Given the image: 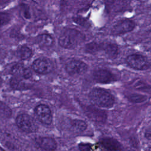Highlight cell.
<instances>
[{"mask_svg": "<svg viewBox=\"0 0 151 151\" xmlns=\"http://www.w3.org/2000/svg\"><path fill=\"white\" fill-rule=\"evenodd\" d=\"M91 103L100 108L110 109L115 103V99L111 93L102 88H94L88 94Z\"/></svg>", "mask_w": 151, "mask_h": 151, "instance_id": "cell-1", "label": "cell"}, {"mask_svg": "<svg viewBox=\"0 0 151 151\" xmlns=\"http://www.w3.org/2000/svg\"><path fill=\"white\" fill-rule=\"evenodd\" d=\"M85 40V35L80 31L68 28L59 37V45L66 49H73L80 45Z\"/></svg>", "mask_w": 151, "mask_h": 151, "instance_id": "cell-2", "label": "cell"}, {"mask_svg": "<svg viewBox=\"0 0 151 151\" xmlns=\"http://www.w3.org/2000/svg\"><path fill=\"white\" fill-rule=\"evenodd\" d=\"M16 124L19 129L26 133L37 130L38 126L34 119L27 114H20L16 118Z\"/></svg>", "mask_w": 151, "mask_h": 151, "instance_id": "cell-3", "label": "cell"}, {"mask_svg": "<svg viewBox=\"0 0 151 151\" xmlns=\"http://www.w3.org/2000/svg\"><path fill=\"white\" fill-rule=\"evenodd\" d=\"M126 62L129 67L136 70H146L150 67L147 58L140 54L129 55L126 58Z\"/></svg>", "mask_w": 151, "mask_h": 151, "instance_id": "cell-4", "label": "cell"}, {"mask_svg": "<svg viewBox=\"0 0 151 151\" xmlns=\"http://www.w3.org/2000/svg\"><path fill=\"white\" fill-rule=\"evenodd\" d=\"M136 27L135 22L129 18H123L119 20L111 28L112 35H121L132 31Z\"/></svg>", "mask_w": 151, "mask_h": 151, "instance_id": "cell-5", "label": "cell"}, {"mask_svg": "<svg viewBox=\"0 0 151 151\" xmlns=\"http://www.w3.org/2000/svg\"><path fill=\"white\" fill-rule=\"evenodd\" d=\"M65 69L70 76H79L84 74L87 71L88 65L83 61L71 60L65 64Z\"/></svg>", "mask_w": 151, "mask_h": 151, "instance_id": "cell-6", "label": "cell"}, {"mask_svg": "<svg viewBox=\"0 0 151 151\" xmlns=\"http://www.w3.org/2000/svg\"><path fill=\"white\" fill-rule=\"evenodd\" d=\"M94 80L101 84H109L117 80V77L111 71L104 69L99 68L94 70L93 73Z\"/></svg>", "mask_w": 151, "mask_h": 151, "instance_id": "cell-7", "label": "cell"}, {"mask_svg": "<svg viewBox=\"0 0 151 151\" xmlns=\"http://www.w3.org/2000/svg\"><path fill=\"white\" fill-rule=\"evenodd\" d=\"M34 113L38 120L44 124L49 125L52 121V112L50 107L44 104L37 106L34 109Z\"/></svg>", "mask_w": 151, "mask_h": 151, "instance_id": "cell-8", "label": "cell"}, {"mask_svg": "<svg viewBox=\"0 0 151 151\" xmlns=\"http://www.w3.org/2000/svg\"><path fill=\"white\" fill-rule=\"evenodd\" d=\"M86 116L92 121L98 123H104L107 119V112L93 106H87L84 109Z\"/></svg>", "mask_w": 151, "mask_h": 151, "instance_id": "cell-9", "label": "cell"}, {"mask_svg": "<svg viewBox=\"0 0 151 151\" xmlns=\"http://www.w3.org/2000/svg\"><path fill=\"white\" fill-rule=\"evenodd\" d=\"M32 70L40 74H47L51 72L52 66L51 63L46 58H39L32 64Z\"/></svg>", "mask_w": 151, "mask_h": 151, "instance_id": "cell-10", "label": "cell"}, {"mask_svg": "<svg viewBox=\"0 0 151 151\" xmlns=\"http://www.w3.org/2000/svg\"><path fill=\"white\" fill-rule=\"evenodd\" d=\"M37 145L42 149L47 151H53L57 147L55 140L49 137H38L35 139Z\"/></svg>", "mask_w": 151, "mask_h": 151, "instance_id": "cell-11", "label": "cell"}, {"mask_svg": "<svg viewBox=\"0 0 151 151\" xmlns=\"http://www.w3.org/2000/svg\"><path fill=\"white\" fill-rule=\"evenodd\" d=\"M104 54L110 59L116 58L120 52L118 45L113 42H102V51Z\"/></svg>", "mask_w": 151, "mask_h": 151, "instance_id": "cell-12", "label": "cell"}, {"mask_svg": "<svg viewBox=\"0 0 151 151\" xmlns=\"http://www.w3.org/2000/svg\"><path fill=\"white\" fill-rule=\"evenodd\" d=\"M100 143L106 149L112 150L116 151L121 149L122 145L120 143L115 139L111 137H104L101 139Z\"/></svg>", "mask_w": 151, "mask_h": 151, "instance_id": "cell-13", "label": "cell"}, {"mask_svg": "<svg viewBox=\"0 0 151 151\" xmlns=\"http://www.w3.org/2000/svg\"><path fill=\"white\" fill-rule=\"evenodd\" d=\"M37 41L39 45L44 47H50L53 44V38L52 37L47 34L40 35L37 38Z\"/></svg>", "mask_w": 151, "mask_h": 151, "instance_id": "cell-14", "label": "cell"}, {"mask_svg": "<svg viewBox=\"0 0 151 151\" xmlns=\"http://www.w3.org/2000/svg\"><path fill=\"white\" fill-rule=\"evenodd\" d=\"M132 84L133 88L137 90L147 93L151 92V86L142 80H136L133 82Z\"/></svg>", "mask_w": 151, "mask_h": 151, "instance_id": "cell-15", "label": "cell"}, {"mask_svg": "<svg viewBox=\"0 0 151 151\" xmlns=\"http://www.w3.org/2000/svg\"><path fill=\"white\" fill-rule=\"evenodd\" d=\"M11 87L15 90H24L27 88V84L20 77H14L10 80Z\"/></svg>", "mask_w": 151, "mask_h": 151, "instance_id": "cell-16", "label": "cell"}, {"mask_svg": "<svg viewBox=\"0 0 151 151\" xmlns=\"http://www.w3.org/2000/svg\"><path fill=\"white\" fill-rule=\"evenodd\" d=\"M86 52L90 54H96L102 51V42H91L87 44L85 47Z\"/></svg>", "mask_w": 151, "mask_h": 151, "instance_id": "cell-17", "label": "cell"}, {"mask_svg": "<svg viewBox=\"0 0 151 151\" xmlns=\"http://www.w3.org/2000/svg\"><path fill=\"white\" fill-rule=\"evenodd\" d=\"M71 127L74 132L80 133L84 131L87 129V124L83 120L75 119L71 122Z\"/></svg>", "mask_w": 151, "mask_h": 151, "instance_id": "cell-18", "label": "cell"}, {"mask_svg": "<svg viewBox=\"0 0 151 151\" xmlns=\"http://www.w3.org/2000/svg\"><path fill=\"white\" fill-rule=\"evenodd\" d=\"M127 100L133 103H142L147 100V96L139 93H132L126 96Z\"/></svg>", "mask_w": 151, "mask_h": 151, "instance_id": "cell-19", "label": "cell"}, {"mask_svg": "<svg viewBox=\"0 0 151 151\" xmlns=\"http://www.w3.org/2000/svg\"><path fill=\"white\" fill-rule=\"evenodd\" d=\"M18 54L22 60H26L32 57V51L31 49L27 45H22L19 48Z\"/></svg>", "mask_w": 151, "mask_h": 151, "instance_id": "cell-20", "label": "cell"}, {"mask_svg": "<svg viewBox=\"0 0 151 151\" xmlns=\"http://www.w3.org/2000/svg\"><path fill=\"white\" fill-rule=\"evenodd\" d=\"M25 67L22 64H17L14 65L11 69V73L14 76V77H20L23 73Z\"/></svg>", "mask_w": 151, "mask_h": 151, "instance_id": "cell-21", "label": "cell"}, {"mask_svg": "<svg viewBox=\"0 0 151 151\" xmlns=\"http://www.w3.org/2000/svg\"><path fill=\"white\" fill-rule=\"evenodd\" d=\"M10 19L11 18L9 14L4 12H0V27L8 24Z\"/></svg>", "mask_w": 151, "mask_h": 151, "instance_id": "cell-22", "label": "cell"}, {"mask_svg": "<svg viewBox=\"0 0 151 151\" xmlns=\"http://www.w3.org/2000/svg\"><path fill=\"white\" fill-rule=\"evenodd\" d=\"M0 113L5 116H9L11 114V110L5 104L1 103H0Z\"/></svg>", "mask_w": 151, "mask_h": 151, "instance_id": "cell-23", "label": "cell"}, {"mask_svg": "<svg viewBox=\"0 0 151 151\" xmlns=\"http://www.w3.org/2000/svg\"><path fill=\"white\" fill-rule=\"evenodd\" d=\"M31 77H32V72H31V70L29 69L28 68H25L23 71V73L21 75V78L27 80V79L30 78Z\"/></svg>", "mask_w": 151, "mask_h": 151, "instance_id": "cell-24", "label": "cell"}, {"mask_svg": "<svg viewBox=\"0 0 151 151\" xmlns=\"http://www.w3.org/2000/svg\"><path fill=\"white\" fill-rule=\"evenodd\" d=\"M78 147L81 151H90L91 149V145L90 143H80Z\"/></svg>", "mask_w": 151, "mask_h": 151, "instance_id": "cell-25", "label": "cell"}, {"mask_svg": "<svg viewBox=\"0 0 151 151\" xmlns=\"http://www.w3.org/2000/svg\"><path fill=\"white\" fill-rule=\"evenodd\" d=\"M75 21L78 24L81 25V26H84V27H87L88 25V22L84 19L82 18H77L76 19Z\"/></svg>", "mask_w": 151, "mask_h": 151, "instance_id": "cell-26", "label": "cell"}, {"mask_svg": "<svg viewBox=\"0 0 151 151\" xmlns=\"http://www.w3.org/2000/svg\"><path fill=\"white\" fill-rule=\"evenodd\" d=\"M145 136L146 139L151 140V130H147L145 133Z\"/></svg>", "mask_w": 151, "mask_h": 151, "instance_id": "cell-27", "label": "cell"}, {"mask_svg": "<svg viewBox=\"0 0 151 151\" xmlns=\"http://www.w3.org/2000/svg\"><path fill=\"white\" fill-rule=\"evenodd\" d=\"M2 84V78L0 77V87H1Z\"/></svg>", "mask_w": 151, "mask_h": 151, "instance_id": "cell-28", "label": "cell"}, {"mask_svg": "<svg viewBox=\"0 0 151 151\" xmlns=\"http://www.w3.org/2000/svg\"><path fill=\"white\" fill-rule=\"evenodd\" d=\"M0 151H5V150H4V149H3L0 146Z\"/></svg>", "mask_w": 151, "mask_h": 151, "instance_id": "cell-29", "label": "cell"}]
</instances>
